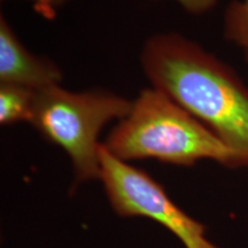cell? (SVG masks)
Returning a JSON list of instances; mask_svg holds the SVG:
<instances>
[{
  "label": "cell",
  "instance_id": "cell-1",
  "mask_svg": "<svg viewBox=\"0 0 248 248\" xmlns=\"http://www.w3.org/2000/svg\"><path fill=\"white\" fill-rule=\"evenodd\" d=\"M140 62L151 84L206 125L248 168V88L237 73L179 33L152 36Z\"/></svg>",
  "mask_w": 248,
  "mask_h": 248
},
{
  "label": "cell",
  "instance_id": "cell-2",
  "mask_svg": "<svg viewBox=\"0 0 248 248\" xmlns=\"http://www.w3.org/2000/svg\"><path fill=\"white\" fill-rule=\"evenodd\" d=\"M105 147L117 159H155L190 167L209 159L233 166L231 151L200 121L155 88L144 89L128 116L108 135Z\"/></svg>",
  "mask_w": 248,
  "mask_h": 248
},
{
  "label": "cell",
  "instance_id": "cell-3",
  "mask_svg": "<svg viewBox=\"0 0 248 248\" xmlns=\"http://www.w3.org/2000/svg\"><path fill=\"white\" fill-rule=\"evenodd\" d=\"M132 101L105 90L71 92L52 85L36 91L32 124L44 137L66 152L76 183L100 178L102 128L128 116Z\"/></svg>",
  "mask_w": 248,
  "mask_h": 248
},
{
  "label": "cell",
  "instance_id": "cell-4",
  "mask_svg": "<svg viewBox=\"0 0 248 248\" xmlns=\"http://www.w3.org/2000/svg\"><path fill=\"white\" fill-rule=\"evenodd\" d=\"M114 212L123 217H146L163 225L185 248H219L206 235L202 223L182 210L162 185L144 170L100 146V178Z\"/></svg>",
  "mask_w": 248,
  "mask_h": 248
},
{
  "label": "cell",
  "instance_id": "cell-5",
  "mask_svg": "<svg viewBox=\"0 0 248 248\" xmlns=\"http://www.w3.org/2000/svg\"><path fill=\"white\" fill-rule=\"evenodd\" d=\"M62 73L54 62L37 57L22 45L4 15L0 16V84L39 91L60 84Z\"/></svg>",
  "mask_w": 248,
  "mask_h": 248
},
{
  "label": "cell",
  "instance_id": "cell-6",
  "mask_svg": "<svg viewBox=\"0 0 248 248\" xmlns=\"http://www.w3.org/2000/svg\"><path fill=\"white\" fill-rule=\"evenodd\" d=\"M36 92L16 85L0 84V123L11 125L13 123L31 121Z\"/></svg>",
  "mask_w": 248,
  "mask_h": 248
},
{
  "label": "cell",
  "instance_id": "cell-7",
  "mask_svg": "<svg viewBox=\"0 0 248 248\" xmlns=\"http://www.w3.org/2000/svg\"><path fill=\"white\" fill-rule=\"evenodd\" d=\"M224 36L241 47L248 62V0H234L226 8Z\"/></svg>",
  "mask_w": 248,
  "mask_h": 248
},
{
  "label": "cell",
  "instance_id": "cell-8",
  "mask_svg": "<svg viewBox=\"0 0 248 248\" xmlns=\"http://www.w3.org/2000/svg\"><path fill=\"white\" fill-rule=\"evenodd\" d=\"M28 1L32 2L33 8L39 15L52 20L58 14L59 9L66 5L69 0H28Z\"/></svg>",
  "mask_w": 248,
  "mask_h": 248
},
{
  "label": "cell",
  "instance_id": "cell-9",
  "mask_svg": "<svg viewBox=\"0 0 248 248\" xmlns=\"http://www.w3.org/2000/svg\"><path fill=\"white\" fill-rule=\"evenodd\" d=\"M185 11L192 14H202L212 9L217 0H175Z\"/></svg>",
  "mask_w": 248,
  "mask_h": 248
}]
</instances>
